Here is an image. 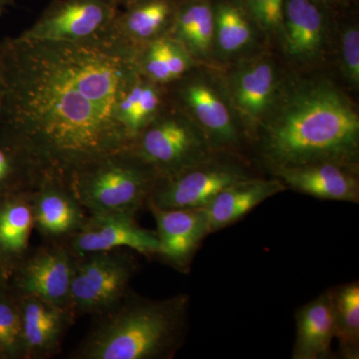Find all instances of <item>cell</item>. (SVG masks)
Segmentation results:
<instances>
[{"instance_id": "obj_21", "label": "cell", "mask_w": 359, "mask_h": 359, "mask_svg": "<svg viewBox=\"0 0 359 359\" xmlns=\"http://www.w3.org/2000/svg\"><path fill=\"white\" fill-rule=\"evenodd\" d=\"M297 334L294 359H325L332 354L335 339L332 292L325 290L295 313Z\"/></svg>"}, {"instance_id": "obj_8", "label": "cell", "mask_w": 359, "mask_h": 359, "mask_svg": "<svg viewBox=\"0 0 359 359\" xmlns=\"http://www.w3.org/2000/svg\"><path fill=\"white\" fill-rule=\"evenodd\" d=\"M250 177L243 156L216 152L199 164L158 180L147 205L160 209L205 208L226 187Z\"/></svg>"}, {"instance_id": "obj_18", "label": "cell", "mask_w": 359, "mask_h": 359, "mask_svg": "<svg viewBox=\"0 0 359 359\" xmlns=\"http://www.w3.org/2000/svg\"><path fill=\"white\" fill-rule=\"evenodd\" d=\"M287 188L320 200L359 203L358 168L339 163H316L271 172Z\"/></svg>"}, {"instance_id": "obj_4", "label": "cell", "mask_w": 359, "mask_h": 359, "mask_svg": "<svg viewBox=\"0 0 359 359\" xmlns=\"http://www.w3.org/2000/svg\"><path fill=\"white\" fill-rule=\"evenodd\" d=\"M158 180L154 170L127 149L79 168L66 184L90 215L135 217L147 205Z\"/></svg>"}, {"instance_id": "obj_30", "label": "cell", "mask_w": 359, "mask_h": 359, "mask_svg": "<svg viewBox=\"0 0 359 359\" xmlns=\"http://www.w3.org/2000/svg\"><path fill=\"white\" fill-rule=\"evenodd\" d=\"M266 39H282L285 0H244Z\"/></svg>"}, {"instance_id": "obj_11", "label": "cell", "mask_w": 359, "mask_h": 359, "mask_svg": "<svg viewBox=\"0 0 359 359\" xmlns=\"http://www.w3.org/2000/svg\"><path fill=\"white\" fill-rule=\"evenodd\" d=\"M337 15L320 0H285L280 43L287 57L299 65L323 60Z\"/></svg>"}, {"instance_id": "obj_22", "label": "cell", "mask_w": 359, "mask_h": 359, "mask_svg": "<svg viewBox=\"0 0 359 359\" xmlns=\"http://www.w3.org/2000/svg\"><path fill=\"white\" fill-rule=\"evenodd\" d=\"M32 192L0 199V264L9 280L14 269L28 255L30 237L35 228Z\"/></svg>"}, {"instance_id": "obj_26", "label": "cell", "mask_w": 359, "mask_h": 359, "mask_svg": "<svg viewBox=\"0 0 359 359\" xmlns=\"http://www.w3.org/2000/svg\"><path fill=\"white\" fill-rule=\"evenodd\" d=\"M135 67L150 81L168 86L200 65L170 35L154 40L135 52Z\"/></svg>"}, {"instance_id": "obj_28", "label": "cell", "mask_w": 359, "mask_h": 359, "mask_svg": "<svg viewBox=\"0 0 359 359\" xmlns=\"http://www.w3.org/2000/svg\"><path fill=\"white\" fill-rule=\"evenodd\" d=\"M0 359H25L20 302L9 285L0 287Z\"/></svg>"}, {"instance_id": "obj_19", "label": "cell", "mask_w": 359, "mask_h": 359, "mask_svg": "<svg viewBox=\"0 0 359 359\" xmlns=\"http://www.w3.org/2000/svg\"><path fill=\"white\" fill-rule=\"evenodd\" d=\"M15 294L22 318L25 359L50 358L60 348L74 313L32 295Z\"/></svg>"}, {"instance_id": "obj_10", "label": "cell", "mask_w": 359, "mask_h": 359, "mask_svg": "<svg viewBox=\"0 0 359 359\" xmlns=\"http://www.w3.org/2000/svg\"><path fill=\"white\" fill-rule=\"evenodd\" d=\"M230 66L224 74L221 73L222 77L248 141H252L275 102L285 76L275 59L262 52Z\"/></svg>"}, {"instance_id": "obj_1", "label": "cell", "mask_w": 359, "mask_h": 359, "mask_svg": "<svg viewBox=\"0 0 359 359\" xmlns=\"http://www.w3.org/2000/svg\"><path fill=\"white\" fill-rule=\"evenodd\" d=\"M6 95L0 126L13 132L45 173L67 182L79 168L131 145L118 102L138 74L111 47L6 37Z\"/></svg>"}, {"instance_id": "obj_23", "label": "cell", "mask_w": 359, "mask_h": 359, "mask_svg": "<svg viewBox=\"0 0 359 359\" xmlns=\"http://www.w3.org/2000/svg\"><path fill=\"white\" fill-rule=\"evenodd\" d=\"M214 29L212 0H182L169 35L198 65L215 68Z\"/></svg>"}, {"instance_id": "obj_32", "label": "cell", "mask_w": 359, "mask_h": 359, "mask_svg": "<svg viewBox=\"0 0 359 359\" xmlns=\"http://www.w3.org/2000/svg\"><path fill=\"white\" fill-rule=\"evenodd\" d=\"M323 4L330 7L334 13H339L346 11L353 4V0H320Z\"/></svg>"}, {"instance_id": "obj_17", "label": "cell", "mask_w": 359, "mask_h": 359, "mask_svg": "<svg viewBox=\"0 0 359 359\" xmlns=\"http://www.w3.org/2000/svg\"><path fill=\"white\" fill-rule=\"evenodd\" d=\"M34 226L52 243L76 233L87 217L63 180L45 174L32 194Z\"/></svg>"}, {"instance_id": "obj_7", "label": "cell", "mask_w": 359, "mask_h": 359, "mask_svg": "<svg viewBox=\"0 0 359 359\" xmlns=\"http://www.w3.org/2000/svg\"><path fill=\"white\" fill-rule=\"evenodd\" d=\"M122 250L75 256L70 287V309L74 316H102L124 301L138 263L133 255Z\"/></svg>"}, {"instance_id": "obj_33", "label": "cell", "mask_w": 359, "mask_h": 359, "mask_svg": "<svg viewBox=\"0 0 359 359\" xmlns=\"http://www.w3.org/2000/svg\"><path fill=\"white\" fill-rule=\"evenodd\" d=\"M15 6L14 0H0V16L4 15L11 7Z\"/></svg>"}, {"instance_id": "obj_24", "label": "cell", "mask_w": 359, "mask_h": 359, "mask_svg": "<svg viewBox=\"0 0 359 359\" xmlns=\"http://www.w3.org/2000/svg\"><path fill=\"white\" fill-rule=\"evenodd\" d=\"M45 174L29 148L11 130L0 126V199L32 192Z\"/></svg>"}, {"instance_id": "obj_12", "label": "cell", "mask_w": 359, "mask_h": 359, "mask_svg": "<svg viewBox=\"0 0 359 359\" xmlns=\"http://www.w3.org/2000/svg\"><path fill=\"white\" fill-rule=\"evenodd\" d=\"M75 255L60 242L27 255L9 280L15 294L32 295L56 306L70 309V287Z\"/></svg>"}, {"instance_id": "obj_14", "label": "cell", "mask_w": 359, "mask_h": 359, "mask_svg": "<svg viewBox=\"0 0 359 359\" xmlns=\"http://www.w3.org/2000/svg\"><path fill=\"white\" fill-rule=\"evenodd\" d=\"M66 241L75 256L128 249L156 257L159 250L156 231L142 228L134 216L127 215H90L81 228Z\"/></svg>"}, {"instance_id": "obj_5", "label": "cell", "mask_w": 359, "mask_h": 359, "mask_svg": "<svg viewBox=\"0 0 359 359\" xmlns=\"http://www.w3.org/2000/svg\"><path fill=\"white\" fill-rule=\"evenodd\" d=\"M166 87L172 105L202 130L214 150L242 156L247 135L221 73L199 65Z\"/></svg>"}, {"instance_id": "obj_31", "label": "cell", "mask_w": 359, "mask_h": 359, "mask_svg": "<svg viewBox=\"0 0 359 359\" xmlns=\"http://www.w3.org/2000/svg\"><path fill=\"white\" fill-rule=\"evenodd\" d=\"M6 95V63H4V54L0 48V125L4 120V103Z\"/></svg>"}, {"instance_id": "obj_3", "label": "cell", "mask_w": 359, "mask_h": 359, "mask_svg": "<svg viewBox=\"0 0 359 359\" xmlns=\"http://www.w3.org/2000/svg\"><path fill=\"white\" fill-rule=\"evenodd\" d=\"M188 294L149 299L130 294L71 354L74 359H170L185 340Z\"/></svg>"}, {"instance_id": "obj_34", "label": "cell", "mask_w": 359, "mask_h": 359, "mask_svg": "<svg viewBox=\"0 0 359 359\" xmlns=\"http://www.w3.org/2000/svg\"><path fill=\"white\" fill-rule=\"evenodd\" d=\"M8 276L6 275V271H4V269H2L1 264H0V287H4V285H8Z\"/></svg>"}, {"instance_id": "obj_16", "label": "cell", "mask_w": 359, "mask_h": 359, "mask_svg": "<svg viewBox=\"0 0 359 359\" xmlns=\"http://www.w3.org/2000/svg\"><path fill=\"white\" fill-rule=\"evenodd\" d=\"M216 65H233L257 53L264 37L244 0H212Z\"/></svg>"}, {"instance_id": "obj_29", "label": "cell", "mask_w": 359, "mask_h": 359, "mask_svg": "<svg viewBox=\"0 0 359 359\" xmlns=\"http://www.w3.org/2000/svg\"><path fill=\"white\" fill-rule=\"evenodd\" d=\"M339 35V61L342 76L353 89L359 86V28L355 21L344 23Z\"/></svg>"}, {"instance_id": "obj_2", "label": "cell", "mask_w": 359, "mask_h": 359, "mask_svg": "<svg viewBox=\"0 0 359 359\" xmlns=\"http://www.w3.org/2000/svg\"><path fill=\"white\" fill-rule=\"evenodd\" d=\"M252 141L269 172L325 162L358 168V112L330 78L289 75Z\"/></svg>"}, {"instance_id": "obj_6", "label": "cell", "mask_w": 359, "mask_h": 359, "mask_svg": "<svg viewBox=\"0 0 359 359\" xmlns=\"http://www.w3.org/2000/svg\"><path fill=\"white\" fill-rule=\"evenodd\" d=\"M129 150L159 179L199 164L217 152L202 130L172 104L140 132Z\"/></svg>"}, {"instance_id": "obj_13", "label": "cell", "mask_w": 359, "mask_h": 359, "mask_svg": "<svg viewBox=\"0 0 359 359\" xmlns=\"http://www.w3.org/2000/svg\"><path fill=\"white\" fill-rule=\"evenodd\" d=\"M182 0H132L120 8L104 45L134 58L135 52L171 32Z\"/></svg>"}, {"instance_id": "obj_15", "label": "cell", "mask_w": 359, "mask_h": 359, "mask_svg": "<svg viewBox=\"0 0 359 359\" xmlns=\"http://www.w3.org/2000/svg\"><path fill=\"white\" fill-rule=\"evenodd\" d=\"M147 205L157 224V257L186 273L203 241L211 235L205 208L160 209Z\"/></svg>"}, {"instance_id": "obj_20", "label": "cell", "mask_w": 359, "mask_h": 359, "mask_svg": "<svg viewBox=\"0 0 359 359\" xmlns=\"http://www.w3.org/2000/svg\"><path fill=\"white\" fill-rule=\"evenodd\" d=\"M287 189L276 177L264 179L252 176L226 187L205 208L210 233L237 223L264 201Z\"/></svg>"}, {"instance_id": "obj_25", "label": "cell", "mask_w": 359, "mask_h": 359, "mask_svg": "<svg viewBox=\"0 0 359 359\" xmlns=\"http://www.w3.org/2000/svg\"><path fill=\"white\" fill-rule=\"evenodd\" d=\"M171 105L166 86L137 74L117 105V120L130 142Z\"/></svg>"}, {"instance_id": "obj_9", "label": "cell", "mask_w": 359, "mask_h": 359, "mask_svg": "<svg viewBox=\"0 0 359 359\" xmlns=\"http://www.w3.org/2000/svg\"><path fill=\"white\" fill-rule=\"evenodd\" d=\"M120 8L116 0H52L20 36L100 46Z\"/></svg>"}, {"instance_id": "obj_27", "label": "cell", "mask_w": 359, "mask_h": 359, "mask_svg": "<svg viewBox=\"0 0 359 359\" xmlns=\"http://www.w3.org/2000/svg\"><path fill=\"white\" fill-rule=\"evenodd\" d=\"M332 292L334 304L335 339L344 358L359 355V283L339 285Z\"/></svg>"}, {"instance_id": "obj_35", "label": "cell", "mask_w": 359, "mask_h": 359, "mask_svg": "<svg viewBox=\"0 0 359 359\" xmlns=\"http://www.w3.org/2000/svg\"><path fill=\"white\" fill-rule=\"evenodd\" d=\"M116 1H117V4L122 7L126 6V4H129V2L132 1V0H116Z\"/></svg>"}]
</instances>
